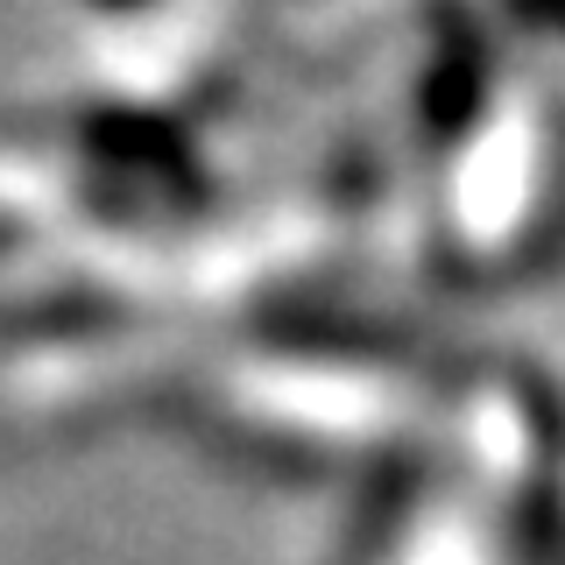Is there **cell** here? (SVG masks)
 <instances>
[{"label": "cell", "instance_id": "obj_1", "mask_svg": "<svg viewBox=\"0 0 565 565\" xmlns=\"http://www.w3.org/2000/svg\"><path fill=\"white\" fill-rule=\"evenodd\" d=\"M516 14H523V22H537V29H558L565 35V0H516Z\"/></svg>", "mask_w": 565, "mask_h": 565}, {"label": "cell", "instance_id": "obj_2", "mask_svg": "<svg viewBox=\"0 0 565 565\" xmlns=\"http://www.w3.org/2000/svg\"><path fill=\"white\" fill-rule=\"evenodd\" d=\"M93 8H141V0H93Z\"/></svg>", "mask_w": 565, "mask_h": 565}]
</instances>
